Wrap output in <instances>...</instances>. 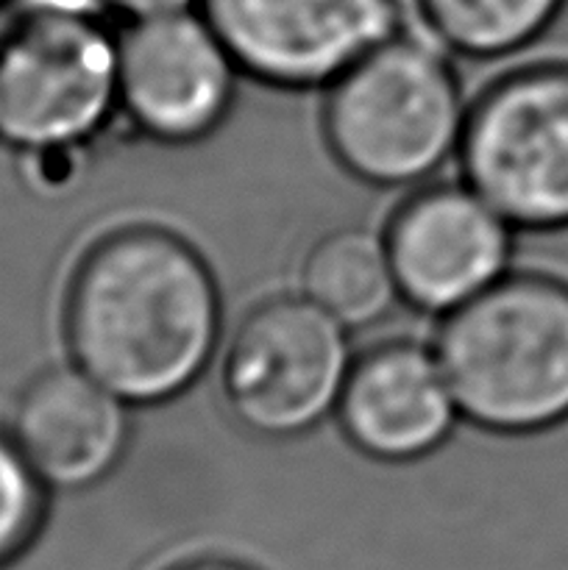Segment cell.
I'll return each instance as SVG.
<instances>
[{
  "mask_svg": "<svg viewBox=\"0 0 568 570\" xmlns=\"http://www.w3.org/2000/svg\"><path fill=\"white\" fill-rule=\"evenodd\" d=\"M221 340V287L182 234L131 223L78 259L65 298L67 354L131 410L187 395L209 373Z\"/></svg>",
  "mask_w": 568,
  "mask_h": 570,
  "instance_id": "6da1fadb",
  "label": "cell"
},
{
  "mask_svg": "<svg viewBox=\"0 0 568 570\" xmlns=\"http://www.w3.org/2000/svg\"><path fill=\"white\" fill-rule=\"evenodd\" d=\"M460 417L496 438L568 423V282L516 273L440 317L432 343Z\"/></svg>",
  "mask_w": 568,
  "mask_h": 570,
  "instance_id": "7a4b0ae2",
  "label": "cell"
},
{
  "mask_svg": "<svg viewBox=\"0 0 568 570\" xmlns=\"http://www.w3.org/2000/svg\"><path fill=\"white\" fill-rule=\"evenodd\" d=\"M468 104L440 45L395 33L326 89L321 134L354 181L423 187L460 150Z\"/></svg>",
  "mask_w": 568,
  "mask_h": 570,
  "instance_id": "3957f363",
  "label": "cell"
},
{
  "mask_svg": "<svg viewBox=\"0 0 568 570\" xmlns=\"http://www.w3.org/2000/svg\"><path fill=\"white\" fill-rule=\"evenodd\" d=\"M120 117L117 31L104 14L28 9L0 39V139L84 154Z\"/></svg>",
  "mask_w": 568,
  "mask_h": 570,
  "instance_id": "277c9868",
  "label": "cell"
},
{
  "mask_svg": "<svg viewBox=\"0 0 568 570\" xmlns=\"http://www.w3.org/2000/svg\"><path fill=\"white\" fill-rule=\"evenodd\" d=\"M462 181L516 232L568 228V61L501 72L468 104Z\"/></svg>",
  "mask_w": 568,
  "mask_h": 570,
  "instance_id": "5b68a950",
  "label": "cell"
},
{
  "mask_svg": "<svg viewBox=\"0 0 568 570\" xmlns=\"http://www.w3.org/2000/svg\"><path fill=\"white\" fill-rule=\"evenodd\" d=\"M351 332L306 295L251 306L221 354L228 415L262 440H295L334 417L349 379Z\"/></svg>",
  "mask_w": 568,
  "mask_h": 570,
  "instance_id": "8992f818",
  "label": "cell"
},
{
  "mask_svg": "<svg viewBox=\"0 0 568 570\" xmlns=\"http://www.w3.org/2000/svg\"><path fill=\"white\" fill-rule=\"evenodd\" d=\"M243 78L278 92H326L399 31V0H200Z\"/></svg>",
  "mask_w": 568,
  "mask_h": 570,
  "instance_id": "52a82bcc",
  "label": "cell"
},
{
  "mask_svg": "<svg viewBox=\"0 0 568 570\" xmlns=\"http://www.w3.org/2000/svg\"><path fill=\"white\" fill-rule=\"evenodd\" d=\"M239 78L198 9L128 20L117 31L120 117L156 145L187 148L221 131Z\"/></svg>",
  "mask_w": 568,
  "mask_h": 570,
  "instance_id": "ba28073f",
  "label": "cell"
},
{
  "mask_svg": "<svg viewBox=\"0 0 568 570\" xmlns=\"http://www.w3.org/2000/svg\"><path fill=\"white\" fill-rule=\"evenodd\" d=\"M401 304L445 317L512 271L516 228L462 184H423L382 232Z\"/></svg>",
  "mask_w": 568,
  "mask_h": 570,
  "instance_id": "9c48e42d",
  "label": "cell"
},
{
  "mask_svg": "<svg viewBox=\"0 0 568 570\" xmlns=\"http://www.w3.org/2000/svg\"><path fill=\"white\" fill-rule=\"evenodd\" d=\"M334 421L356 454L410 465L443 449L462 417L432 345L382 340L351 362Z\"/></svg>",
  "mask_w": 568,
  "mask_h": 570,
  "instance_id": "30bf717a",
  "label": "cell"
},
{
  "mask_svg": "<svg viewBox=\"0 0 568 570\" xmlns=\"http://www.w3.org/2000/svg\"><path fill=\"white\" fill-rule=\"evenodd\" d=\"M131 406L78 365H56L28 382L14 406L17 449L48 490L98 488L126 460Z\"/></svg>",
  "mask_w": 568,
  "mask_h": 570,
  "instance_id": "8fae6325",
  "label": "cell"
},
{
  "mask_svg": "<svg viewBox=\"0 0 568 570\" xmlns=\"http://www.w3.org/2000/svg\"><path fill=\"white\" fill-rule=\"evenodd\" d=\"M301 295L349 332L373 328L401 304L382 232L340 226L306 250Z\"/></svg>",
  "mask_w": 568,
  "mask_h": 570,
  "instance_id": "7c38bea8",
  "label": "cell"
},
{
  "mask_svg": "<svg viewBox=\"0 0 568 570\" xmlns=\"http://www.w3.org/2000/svg\"><path fill=\"white\" fill-rule=\"evenodd\" d=\"M568 0H412L423 31L451 56L499 61L538 42Z\"/></svg>",
  "mask_w": 568,
  "mask_h": 570,
  "instance_id": "4fadbf2b",
  "label": "cell"
},
{
  "mask_svg": "<svg viewBox=\"0 0 568 570\" xmlns=\"http://www.w3.org/2000/svg\"><path fill=\"white\" fill-rule=\"evenodd\" d=\"M48 510V488L11 438L0 434V566L33 543Z\"/></svg>",
  "mask_w": 568,
  "mask_h": 570,
  "instance_id": "5bb4252c",
  "label": "cell"
},
{
  "mask_svg": "<svg viewBox=\"0 0 568 570\" xmlns=\"http://www.w3.org/2000/svg\"><path fill=\"white\" fill-rule=\"evenodd\" d=\"M106 17L115 14L123 20H143V17L170 14V11L198 9L200 0H95Z\"/></svg>",
  "mask_w": 568,
  "mask_h": 570,
  "instance_id": "9a60e30c",
  "label": "cell"
},
{
  "mask_svg": "<svg viewBox=\"0 0 568 570\" xmlns=\"http://www.w3.org/2000/svg\"><path fill=\"white\" fill-rule=\"evenodd\" d=\"M167 570H256L254 566H245V562L228 560V557H198V560L178 562V566Z\"/></svg>",
  "mask_w": 568,
  "mask_h": 570,
  "instance_id": "2e32d148",
  "label": "cell"
}]
</instances>
